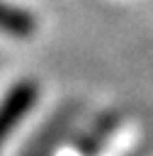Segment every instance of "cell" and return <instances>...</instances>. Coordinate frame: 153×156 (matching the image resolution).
<instances>
[{
	"label": "cell",
	"mask_w": 153,
	"mask_h": 156,
	"mask_svg": "<svg viewBox=\"0 0 153 156\" xmlns=\"http://www.w3.org/2000/svg\"><path fill=\"white\" fill-rule=\"evenodd\" d=\"M36 98H39V88L32 80H22V83H17V85L10 88V93L0 102V146L10 136V132L15 129V124L22 122V117L32 110V105L36 102Z\"/></svg>",
	"instance_id": "obj_1"
},
{
	"label": "cell",
	"mask_w": 153,
	"mask_h": 156,
	"mask_svg": "<svg viewBox=\"0 0 153 156\" xmlns=\"http://www.w3.org/2000/svg\"><path fill=\"white\" fill-rule=\"evenodd\" d=\"M34 27H36V22L29 12L0 2V32H5L10 37H29V34H34Z\"/></svg>",
	"instance_id": "obj_2"
},
{
	"label": "cell",
	"mask_w": 153,
	"mask_h": 156,
	"mask_svg": "<svg viewBox=\"0 0 153 156\" xmlns=\"http://www.w3.org/2000/svg\"><path fill=\"white\" fill-rule=\"evenodd\" d=\"M117 124H119V115H104V117L100 119V124H97L95 129H90V132L83 136V141H80V151L87 154V156H92V154L102 146V141L117 129Z\"/></svg>",
	"instance_id": "obj_3"
}]
</instances>
